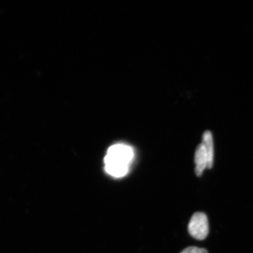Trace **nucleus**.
Masks as SVG:
<instances>
[{"label": "nucleus", "instance_id": "4", "mask_svg": "<svg viewBox=\"0 0 253 253\" xmlns=\"http://www.w3.org/2000/svg\"><path fill=\"white\" fill-rule=\"evenodd\" d=\"M202 144L204 145L206 151H207L210 169L212 168L214 160V144L213 139L211 132L210 131H205L202 136Z\"/></svg>", "mask_w": 253, "mask_h": 253}, {"label": "nucleus", "instance_id": "1", "mask_svg": "<svg viewBox=\"0 0 253 253\" xmlns=\"http://www.w3.org/2000/svg\"><path fill=\"white\" fill-rule=\"evenodd\" d=\"M133 155L132 148L127 145L120 144L110 147L104 158L106 171L116 178L124 176Z\"/></svg>", "mask_w": 253, "mask_h": 253}, {"label": "nucleus", "instance_id": "2", "mask_svg": "<svg viewBox=\"0 0 253 253\" xmlns=\"http://www.w3.org/2000/svg\"><path fill=\"white\" fill-rule=\"evenodd\" d=\"M209 222L207 215L202 212L193 214L188 224V232L195 239L204 240L209 234Z\"/></svg>", "mask_w": 253, "mask_h": 253}, {"label": "nucleus", "instance_id": "3", "mask_svg": "<svg viewBox=\"0 0 253 253\" xmlns=\"http://www.w3.org/2000/svg\"><path fill=\"white\" fill-rule=\"evenodd\" d=\"M195 173L200 176L205 169H210V163L207 151L204 145L199 144L196 150L195 154Z\"/></svg>", "mask_w": 253, "mask_h": 253}, {"label": "nucleus", "instance_id": "5", "mask_svg": "<svg viewBox=\"0 0 253 253\" xmlns=\"http://www.w3.org/2000/svg\"><path fill=\"white\" fill-rule=\"evenodd\" d=\"M180 253H208L207 250L197 247H189Z\"/></svg>", "mask_w": 253, "mask_h": 253}]
</instances>
